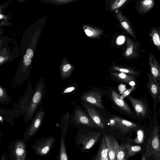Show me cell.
Wrapping results in <instances>:
<instances>
[{
	"label": "cell",
	"instance_id": "cell-1",
	"mask_svg": "<svg viewBox=\"0 0 160 160\" xmlns=\"http://www.w3.org/2000/svg\"><path fill=\"white\" fill-rule=\"evenodd\" d=\"M153 128L146 147V157H154L155 160H160V139L159 127L157 113H153L152 118Z\"/></svg>",
	"mask_w": 160,
	"mask_h": 160
},
{
	"label": "cell",
	"instance_id": "cell-2",
	"mask_svg": "<svg viewBox=\"0 0 160 160\" xmlns=\"http://www.w3.org/2000/svg\"><path fill=\"white\" fill-rule=\"evenodd\" d=\"M9 160H26L27 153L25 141L18 139L11 143L8 146Z\"/></svg>",
	"mask_w": 160,
	"mask_h": 160
},
{
	"label": "cell",
	"instance_id": "cell-3",
	"mask_svg": "<svg viewBox=\"0 0 160 160\" xmlns=\"http://www.w3.org/2000/svg\"><path fill=\"white\" fill-rule=\"evenodd\" d=\"M127 98L131 103L139 119H143L149 117L151 111L147 100L135 98L131 95H128Z\"/></svg>",
	"mask_w": 160,
	"mask_h": 160
},
{
	"label": "cell",
	"instance_id": "cell-4",
	"mask_svg": "<svg viewBox=\"0 0 160 160\" xmlns=\"http://www.w3.org/2000/svg\"><path fill=\"white\" fill-rule=\"evenodd\" d=\"M148 81L146 84L148 90L152 97L153 113L156 112V106L160 102V85L157 79L150 72L148 73Z\"/></svg>",
	"mask_w": 160,
	"mask_h": 160
},
{
	"label": "cell",
	"instance_id": "cell-5",
	"mask_svg": "<svg viewBox=\"0 0 160 160\" xmlns=\"http://www.w3.org/2000/svg\"><path fill=\"white\" fill-rule=\"evenodd\" d=\"M55 141V138L52 137L38 139L32 145V148L36 155L45 156L49 152Z\"/></svg>",
	"mask_w": 160,
	"mask_h": 160
},
{
	"label": "cell",
	"instance_id": "cell-6",
	"mask_svg": "<svg viewBox=\"0 0 160 160\" xmlns=\"http://www.w3.org/2000/svg\"><path fill=\"white\" fill-rule=\"evenodd\" d=\"M127 47L123 57L128 60L137 59L141 52L140 43L137 40H133L128 36L126 37Z\"/></svg>",
	"mask_w": 160,
	"mask_h": 160
},
{
	"label": "cell",
	"instance_id": "cell-7",
	"mask_svg": "<svg viewBox=\"0 0 160 160\" xmlns=\"http://www.w3.org/2000/svg\"><path fill=\"white\" fill-rule=\"evenodd\" d=\"M113 118L115 126L122 133H128L139 128L137 124L131 122L117 116L113 117Z\"/></svg>",
	"mask_w": 160,
	"mask_h": 160
},
{
	"label": "cell",
	"instance_id": "cell-8",
	"mask_svg": "<svg viewBox=\"0 0 160 160\" xmlns=\"http://www.w3.org/2000/svg\"><path fill=\"white\" fill-rule=\"evenodd\" d=\"M100 133L92 132L79 136L78 143L82 145L81 148L82 150L90 149L96 143L100 136Z\"/></svg>",
	"mask_w": 160,
	"mask_h": 160
},
{
	"label": "cell",
	"instance_id": "cell-9",
	"mask_svg": "<svg viewBox=\"0 0 160 160\" xmlns=\"http://www.w3.org/2000/svg\"><path fill=\"white\" fill-rule=\"evenodd\" d=\"M105 140L108 154L110 160H117L116 156L120 145L113 137L105 134L104 137Z\"/></svg>",
	"mask_w": 160,
	"mask_h": 160
},
{
	"label": "cell",
	"instance_id": "cell-10",
	"mask_svg": "<svg viewBox=\"0 0 160 160\" xmlns=\"http://www.w3.org/2000/svg\"><path fill=\"white\" fill-rule=\"evenodd\" d=\"M115 15L119 22L122 28L129 33L134 39L137 40L133 28L129 20L122 13L116 10Z\"/></svg>",
	"mask_w": 160,
	"mask_h": 160
},
{
	"label": "cell",
	"instance_id": "cell-11",
	"mask_svg": "<svg viewBox=\"0 0 160 160\" xmlns=\"http://www.w3.org/2000/svg\"><path fill=\"white\" fill-rule=\"evenodd\" d=\"M155 4L154 0H137L135 9L139 15H144L148 14L153 8Z\"/></svg>",
	"mask_w": 160,
	"mask_h": 160
},
{
	"label": "cell",
	"instance_id": "cell-12",
	"mask_svg": "<svg viewBox=\"0 0 160 160\" xmlns=\"http://www.w3.org/2000/svg\"><path fill=\"white\" fill-rule=\"evenodd\" d=\"M74 114V119L77 123L89 127H98L91 117L81 109H77Z\"/></svg>",
	"mask_w": 160,
	"mask_h": 160
},
{
	"label": "cell",
	"instance_id": "cell-13",
	"mask_svg": "<svg viewBox=\"0 0 160 160\" xmlns=\"http://www.w3.org/2000/svg\"><path fill=\"white\" fill-rule=\"evenodd\" d=\"M81 99L100 108H104L101 94L98 92H92L87 93L82 96Z\"/></svg>",
	"mask_w": 160,
	"mask_h": 160
},
{
	"label": "cell",
	"instance_id": "cell-14",
	"mask_svg": "<svg viewBox=\"0 0 160 160\" xmlns=\"http://www.w3.org/2000/svg\"><path fill=\"white\" fill-rule=\"evenodd\" d=\"M148 61L150 73L157 79L160 85V64L154 54L152 53L149 54Z\"/></svg>",
	"mask_w": 160,
	"mask_h": 160
},
{
	"label": "cell",
	"instance_id": "cell-15",
	"mask_svg": "<svg viewBox=\"0 0 160 160\" xmlns=\"http://www.w3.org/2000/svg\"><path fill=\"white\" fill-rule=\"evenodd\" d=\"M111 95L113 101L118 107L128 114H133L132 110L119 94L115 91H112Z\"/></svg>",
	"mask_w": 160,
	"mask_h": 160
},
{
	"label": "cell",
	"instance_id": "cell-16",
	"mask_svg": "<svg viewBox=\"0 0 160 160\" xmlns=\"http://www.w3.org/2000/svg\"><path fill=\"white\" fill-rule=\"evenodd\" d=\"M148 36L152 44L160 52V28L152 27Z\"/></svg>",
	"mask_w": 160,
	"mask_h": 160
},
{
	"label": "cell",
	"instance_id": "cell-17",
	"mask_svg": "<svg viewBox=\"0 0 160 160\" xmlns=\"http://www.w3.org/2000/svg\"><path fill=\"white\" fill-rule=\"evenodd\" d=\"M84 107L89 116L95 123L97 127L100 129H103L104 125L102 122L101 118L98 112L93 108L85 105Z\"/></svg>",
	"mask_w": 160,
	"mask_h": 160
},
{
	"label": "cell",
	"instance_id": "cell-18",
	"mask_svg": "<svg viewBox=\"0 0 160 160\" xmlns=\"http://www.w3.org/2000/svg\"><path fill=\"white\" fill-rule=\"evenodd\" d=\"M113 76L122 81L131 85L136 81L135 76L123 72H115L112 74Z\"/></svg>",
	"mask_w": 160,
	"mask_h": 160
},
{
	"label": "cell",
	"instance_id": "cell-19",
	"mask_svg": "<svg viewBox=\"0 0 160 160\" xmlns=\"http://www.w3.org/2000/svg\"><path fill=\"white\" fill-rule=\"evenodd\" d=\"M83 29L86 35L91 38H99L102 33L101 29L87 25H84Z\"/></svg>",
	"mask_w": 160,
	"mask_h": 160
},
{
	"label": "cell",
	"instance_id": "cell-20",
	"mask_svg": "<svg viewBox=\"0 0 160 160\" xmlns=\"http://www.w3.org/2000/svg\"><path fill=\"white\" fill-rule=\"evenodd\" d=\"M112 69L120 72L124 73L134 76L139 75L141 72V70L138 71L132 68L121 67L115 66L112 67Z\"/></svg>",
	"mask_w": 160,
	"mask_h": 160
},
{
	"label": "cell",
	"instance_id": "cell-21",
	"mask_svg": "<svg viewBox=\"0 0 160 160\" xmlns=\"http://www.w3.org/2000/svg\"><path fill=\"white\" fill-rule=\"evenodd\" d=\"M108 155L107 148L105 140L103 137L100 146L95 160H102L103 158Z\"/></svg>",
	"mask_w": 160,
	"mask_h": 160
},
{
	"label": "cell",
	"instance_id": "cell-22",
	"mask_svg": "<svg viewBox=\"0 0 160 160\" xmlns=\"http://www.w3.org/2000/svg\"><path fill=\"white\" fill-rule=\"evenodd\" d=\"M126 150V158L133 156L142 150L141 146L138 145H132L128 143L125 144Z\"/></svg>",
	"mask_w": 160,
	"mask_h": 160
},
{
	"label": "cell",
	"instance_id": "cell-23",
	"mask_svg": "<svg viewBox=\"0 0 160 160\" xmlns=\"http://www.w3.org/2000/svg\"><path fill=\"white\" fill-rule=\"evenodd\" d=\"M59 158V160H68L64 140L62 138L60 139Z\"/></svg>",
	"mask_w": 160,
	"mask_h": 160
},
{
	"label": "cell",
	"instance_id": "cell-24",
	"mask_svg": "<svg viewBox=\"0 0 160 160\" xmlns=\"http://www.w3.org/2000/svg\"><path fill=\"white\" fill-rule=\"evenodd\" d=\"M117 160H127L126 150L125 144L122 143L120 145L116 156Z\"/></svg>",
	"mask_w": 160,
	"mask_h": 160
},
{
	"label": "cell",
	"instance_id": "cell-25",
	"mask_svg": "<svg viewBox=\"0 0 160 160\" xmlns=\"http://www.w3.org/2000/svg\"><path fill=\"white\" fill-rule=\"evenodd\" d=\"M137 137L132 141L133 142L138 144L142 143L144 141V133L141 129L139 128L137 130Z\"/></svg>",
	"mask_w": 160,
	"mask_h": 160
},
{
	"label": "cell",
	"instance_id": "cell-26",
	"mask_svg": "<svg viewBox=\"0 0 160 160\" xmlns=\"http://www.w3.org/2000/svg\"><path fill=\"white\" fill-rule=\"evenodd\" d=\"M129 0H116L112 4L110 8L112 10H114L121 7L122 5L127 3Z\"/></svg>",
	"mask_w": 160,
	"mask_h": 160
},
{
	"label": "cell",
	"instance_id": "cell-27",
	"mask_svg": "<svg viewBox=\"0 0 160 160\" xmlns=\"http://www.w3.org/2000/svg\"><path fill=\"white\" fill-rule=\"evenodd\" d=\"M41 98V94L39 92H36L32 98V102L34 103H38L40 101Z\"/></svg>",
	"mask_w": 160,
	"mask_h": 160
},
{
	"label": "cell",
	"instance_id": "cell-28",
	"mask_svg": "<svg viewBox=\"0 0 160 160\" xmlns=\"http://www.w3.org/2000/svg\"><path fill=\"white\" fill-rule=\"evenodd\" d=\"M72 68V66L71 64H67L63 66L62 70L64 73H67L68 75L70 74Z\"/></svg>",
	"mask_w": 160,
	"mask_h": 160
},
{
	"label": "cell",
	"instance_id": "cell-29",
	"mask_svg": "<svg viewBox=\"0 0 160 160\" xmlns=\"http://www.w3.org/2000/svg\"><path fill=\"white\" fill-rule=\"evenodd\" d=\"M23 58V62L24 63L25 65L27 66L29 65L31 61V58L28 57L26 55H24Z\"/></svg>",
	"mask_w": 160,
	"mask_h": 160
},
{
	"label": "cell",
	"instance_id": "cell-30",
	"mask_svg": "<svg viewBox=\"0 0 160 160\" xmlns=\"http://www.w3.org/2000/svg\"><path fill=\"white\" fill-rule=\"evenodd\" d=\"M26 55L30 58H32L33 55L32 50L31 49H28L26 52Z\"/></svg>",
	"mask_w": 160,
	"mask_h": 160
},
{
	"label": "cell",
	"instance_id": "cell-31",
	"mask_svg": "<svg viewBox=\"0 0 160 160\" xmlns=\"http://www.w3.org/2000/svg\"><path fill=\"white\" fill-rule=\"evenodd\" d=\"M124 38L123 36L119 37L117 39V42L118 44H122L124 41Z\"/></svg>",
	"mask_w": 160,
	"mask_h": 160
},
{
	"label": "cell",
	"instance_id": "cell-32",
	"mask_svg": "<svg viewBox=\"0 0 160 160\" xmlns=\"http://www.w3.org/2000/svg\"><path fill=\"white\" fill-rule=\"evenodd\" d=\"M0 160H9L8 155L6 152H3L2 153Z\"/></svg>",
	"mask_w": 160,
	"mask_h": 160
},
{
	"label": "cell",
	"instance_id": "cell-33",
	"mask_svg": "<svg viewBox=\"0 0 160 160\" xmlns=\"http://www.w3.org/2000/svg\"><path fill=\"white\" fill-rule=\"evenodd\" d=\"M75 89L74 87H70L66 88L64 91V93H68L71 92Z\"/></svg>",
	"mask_w": 160,
	"mask_h": 160
},
{
	"label": "cell",
	"instance_id": "cell-34",
	"mask_svg": "<svg viewBox=\"0 0 160 160\" xmlns=\"http://www.w3.org/2000/svg\"><path fill=\"white\" fill-rule=\"evenodd\" d=\"M102 160H110L108 154L106 157L103 158Z\"/></svg>",
	"mask_w": 160,
	"mask_h": 160
},
{
	"label": "cell",
	"instance_id": "cell-35",
	"mask_svg": "<svg viewBox=\"0 0 160 160\" xmlns=\"http://www.w3.org/2000/svg\"><path fill=\"white\" fill-rule=\"evenodd\" d=\"M146 156L145 155H143L142 156L141 160H146Z\"/></svg>",
	"mask_w": 160,
	"mask_h": 160
},
{
	"label": "cell",
	"instance_id": "cell-36",
	"mask_svg": "<svg viewBox=\"0 0 160 160\" xmlns=\"http://www.w3.org/2000/svg\"><path fill=\"white\" fill-rule=\"evenodd\" d=\"M4 60V58L2 56H0V62L1 63Z\"/></svg>",
	"mask_w": 160,
	"mask_h": 160
},
{
	"label": "cell",
	"instance_id": "cell-37",
	"mask_svg": "<svg viewBox=\"0 0 160 160\" xmlns=\"http://www.w3.org/2000/svg\"><path fill=\"white\" fill-rule=\"evenodd\" d=\"M0 120L1 122H3V118L1 116H0Z\"/></svg>",
	"mask_w": 160,
	"mask_h": 160
},
{
	"label": "cell",
	"instance_id": "cell-38",
	"mask_svg": "<svg viewBox=\"0 0 160 160\" xmlns=\"http://www.w3.org/2000/svg\"><path fill=\"white\" fill-rule=\"evenodd\" d=\"M27 160H31V159H30V158H28V159Z\"/></svg>",
	"mask_w": 160,
	"mask_h": 160
},
{
	"label": "cell",
	"instance_id": "cell-39",
	"mask_svg": "<svg viewBox=\"0 0 160 160\" xmlns=\"http://www.w3.org/2000/svg\"><path fill=\"white\" fill-rule=\"evenodd\" d=\"M159 113H160V110L159 111Z\"/></svg>",
	"mask_w": 160,
	"mask_h": 160
}]
</instances>
